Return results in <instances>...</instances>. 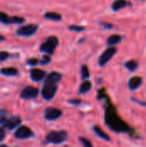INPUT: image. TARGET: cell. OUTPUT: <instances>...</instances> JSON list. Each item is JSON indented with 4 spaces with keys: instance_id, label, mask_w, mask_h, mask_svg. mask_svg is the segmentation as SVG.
Segmentation results:
<instances>
[{
    "instance_id": "cell-1",
    "label": "cell",
    "mask_w": 146,
    "mask_h": 147,
    "mask_svg": "<svg viewBox=\"0 0 146 147\" xmlns=\"http://www.w3.org/2000/svg\"><path fill=\"white\" fill-rule=\"evenodd\" d=\"M104 118L108 127L115 133H130L132 131L131 127L118 115L115 108L109 102V99L108 105L105 108Z\"/></svg>"
},
{
    "instance_id": "cell-2",
    "label": "cell",
    "mask_w": 146,
    "mask_h": 147,
    "mask_svg": "<svg viewBox=\"0 0 146 147\" xmlns=\"http://www.w3.org/2000/svg\"><path fill=\"white\" fill-rule=\"evenodd\" d=\"M58 45L59 39L56 36H50L40 45V52L45 53L48 55H52Z\"/></svg>"
},
{
    "instance_id": "cell-3",
    "label": "cell",
    "mask_w": 146,
    "mask_h": 147,
    "mask_svg": "<svg viewBox=\"0 0 146 147\" xmlns=\"http://www.w3.org/2000/svg\"><path fill=\"white\" fill-rule=\"evenodd\" d=\"M68 136L66 132L65 131H53L47 134L46 136V141L52 144L59 145L62 144L65 141H66Z\"/></svg>"
},
{
    "instance_id": "cell-4",
    "label": "cell",
    "mask_w": 146,
    "mask_h": 147,
    "mask_svg": "<svg viewBox=\"0 0 146 147\" xmlns=\"http://www.w3.org/2000/svg\"><path fill=\"white\" fill-rule=\"evenodd\" d=\"M116 53H117V48L116 47H109L99 57L98 65L101 67H103L104 65H106L109 62V60L114 56V54Z\"/></svg>"
},
{
    "instance_id": "cell-5",
    "label": "cell",
    "mask_w": 146,
    "mask_h": 147,
    "mask_svg": "<svg viewBox=\"0 0 146 147\" xmlns=\"http://www.w3.org/2000/svg\"><path fill=\"white\" fill-rule=\"evenodd\" d=\"M39 28V26L36 24H28L26 26H22L17 31L16 34L19 36H22V37H29L34 35L37 30Z\"/></svg>"
},
{
    "instance_id": "cell-6",
    "label": "cell",
    "mask_w": 146,
    "mask_h": 147,
    "mask_svg": "<svg viewBox=\"0 0 146 147\" xmlns=\"http://www.w3.org/2000/svg\"><path fill=\"white\" fill-rule=\"evenodd\" d=\"M57 90H58V87L56 84H45L42 89L41 95L44 99L51 100L54 97L57 92Z\"/></svg>"
},
{
    "instance_id": "cell-7",
    "label": "cell",
    "mask_w": 146,
    "mask_h": 147,
    "mask_svg": "<svg viewBox=\"0 0 146 147\" xmlns=\"http://www.w3.org/2000/svg\"><path fill=\"white\" fill-rule=\"evenodd\" d=\"M25 21L24 18L20 16H8L7 14L0 11V22L4 24H10V23H22Z\"/></svg>"
},
{
    "instance_id": "cell-8",
    "label": "cell",
    "mask_w": 146,
    "mask_h": 147,
    "mask_svg": "<svg viewBox=\"0 0 146 147\" xmlns=\"http://www.w3.org/2000/svg\"><path fill=\"white\" fill-rule=\"evenodd\" d=\"M63 115L62 111L59 109L49 107L45 111V118L48 121H55L61 117Z\"/></svg>"
},
{
    "instance_id": "cell-9",
    "label": "cell",
    "mask_w": 146,
    "mask_h": 147,
    "mask_svg": "<svg viewBox=\"0 0 146 147\" xmlns=\"http://www.w3.org/2000/svg\"><path fill=\"white\" fill-rule=\"evenodd\" d=\"M38 93H39L38 89L33 86H28L22 90L21 93V97L24 99H31L36 97L38 96Z\"/></svg>"
},
{
    "instance_id": "cell-10",
    "label": "cell",
    "mask_w": 146,
    "mask_h": 147,
    "mask_svg": "<svg viewBox=\"0 0 146 147\" xmlns=\"http://www.w3.org/2000/svg\"><path fill=\"white\" fill-rule=\"evenodd\" d=\"M15 134V137L18 139H27V138L31 137L33 135V133L28 127L22 126V127H20L16 130Z\"/></svg>"
},
{
    "instance_id": "cell-11",
    "label": "cell",
    "mask_w": 146,
    "mask_h": 147,
    "mask_svg": "<svg viewBox=\"0 0 146 147\" xmlns=\"http://www.w3.org/2000/svg\"><path fill=\"white\" fill-rule=\"evenodd\" d=\"M62 78V74L58 71L51 72L45 80V84H56Z\"/></svg>"
},
{
    "instance_id": "cell-12",
    "label": "cell",
    "mask_w": 146,
    "mask_h": 147,
    "mask_svg": "<svg viewBox=\"0 0 146 147\" xmlns=\"http://www.w3.org/2000/svg\"><path fill=\"white\" fill-rule=\"evenodd\" d=\"M142 83H143L142 78H140L139 76L133 77L128 81V88L132 90H136L137 89H139L141 86Z\"/></svg>"
},
{
    "instance_id": "cell-13",
    "label": "cell",
    "mask_w": 146,
    "mask_h": 147,
    "mask_svg": "<svg viewBox=\"0 0 146 147\" xmlns=\"http://www.w3.org/2000/svg\"><path fill=\"white\" fill-rule=\"evenodd\" d=\"M30 76H31V78L35 81V82H39V81H41L45 76H46V71H43V70H40V69H33L31 70L30 71Z\"/></svg>"
},
{
    "instance_id": "cell-14",
    "label": "cell",
    "mask_w": 146,
    "mask_h": 147,
    "mask_svg": "<svg viewBox=\"0 0 146 147\" xmlns=\"http://www.w3.org/2000/svg\"><path fill=\"white\" fill-rule=\"evenodd\" d=\"M21 123V119L18 116H13L8 120H6L3 123V127L8 129H13L17 127Z\"/></svg>"
},
{
    "instance_id": "cell-15",
    "label": "cell",
    "mask_w": 146,
    "mask_h": 147,
    "mask_svg": "<svg viewBox=\"0 0 146 147\" xmlns=\"http://www.w3.org/2000/svg\"><path fill=\"white\" fill-rule=\"evenodd\" d=\"M123 39V36H121L120 34H112L110 35L108 40H107V44L109 46V47H114L119 43L121 42Z\"/></svg>"
},
{
    "instance_id": "cell-16",
    "label": "cell",
    "mask_w": 146,
    "mask_h": 147,
    "mask_svg": "<svg viewBox=\"0 0 146 147\" xmlns=\"http://www.w3.org/2000/svg\"><path fill=\"white\" fill-rule=\"evenodd\" d=\"M128 4L127 0H114L111 5V9L114 11H119L124 8H126Z\"/></svg>"
},
{
    "instance_id": "cell-17",
    "label": "cell",
    "mask_w": 146,
    "mask_h": 147,
    "mask_svg": "<svg viewBox=\"0 0 146 147\" xmlns=\"http://www.w3.org/2000/svg\"><path fill=\"white\" fill-rule=\"evenodd\" d=\"M92 88V84L90 81L89 80H85L83 83H82V84L79 87V93L80 94H85L87 92H89Z\"/></svg>"
},
{
    "instance_id": "cell-18",
    "label": "cell",
    "mask_w": 146,
    "mask_h": 147,
    "mask_svg": "<svg viewBox=\"0 0 146 147\" xmlns=\"http://www.w3.org/2000/svg\"><path fill=\"white\" fill-rule=\"evenodd\" d=\"M44 17L46 19H48V20H52V21H60L62 19V16L59 14V13H57V12H46L45 15H44Z\"/></svg>"
},
{
    "instance_id": "cell-19",
    "label": "cell",
    "mask_w": 146,
    "mask_h": 147,
    "mask_svg": "<svg viewBox=\"0 0 146 147\" xmlns=\"http://www.w3.org/2000/svg\"><path fill=\"white\" fill-rule=\"evenodd\" d=\"M125 67L130 71H135L139 67V64L136 60L132 59V60H128L125 63Z\"/></svg>"
},
{
    "instance_id": "cell-20",
    "label": "cell",
    "mask_w": 146,
    "mask_h": 147,
    "mask_svg": "<svg viewBox=\"0 0 146 147\" xmlns=\"http://www.w3.org/2000/svg\"><path fill=\"white\" fill-rule=\"evenodd\" d=\"M93 129H94V131H95V133L96 134V135H98L100 138H102V139H103V140H108V141H109L111 139H110V137L105 133V132H103L102 129H101V127H98V126H95L94 127H93Z\"/></svg>"
},
{
    "instance_id": "cell-21",
    "label": "cell",
    "mask_w": 146,
    "mask_h": 147,
    "mask_svg": "<svg viewBox=\"0 0 146 147\" xmlns=\"http://www.w3.org/2000/svg\"><path fill=\"white\" fill-rule=\"evenodd\" d=\"M0 72L5 76H15L18 73V71L14 67H7V68H2L0 70Z\"/></svg>"
},
{
    "instance_id": "cell-22",
    "label": "cell",
    "mask_w": 146,
    "mask_h": 147,
    "mask_svg": "<svg viewBox=\"0 0 146 147\" xmlns=\"http://www.w3.org/2000/svg\"><path fill=\"white\" fill-rule=\"evenodd\" d=\"M81 76L83 79H88L89 78V71L86 65H83L81 67Z\"/></svg>"
},
{
    "instance_id": "cell-23",
    "label": "cell",
    "mask_w": 146,
    "mask_h": 147,
    "mask_svg": "<svg viewBox=\"0 0 146 147\" xmlns=\"http://www.w3.org/2000/svg\"><path fill=\"white\" fill-rule=\"evenodd\" d=\"M69 30L71 31H75V32H82L85 29V28L83 26H79V25H71L68 27Z\"/></svg>"
},
{
    "instance_id": "cell-24",
    "label": "cell",
    "mask_w": 146,
    "mask_h": 147,
    "mask_svg": "<svg viewBox=\"0 0 146 147\" xmlns=\"http://www.w3.org/2000/svg\"><path fill=\"white\" fill-rule=\"evenodd\" d=\"M79 140H80L81 143L83 144V147H93L92 143H91L89 140H87V139H85V138H83V137H81Z\"/></svg>"
},
{
    "instance_id": "cell-25",
    "label": "cell",
    "mask_w": 146,
    "mask_h": 147,
    "mask_svg": "<svg viewBox=\"0 0 146 147\" xmlns=\"http://www.w3.org/2000/svg\"><path fill=\"white\" fill-rule=\"evenodd\" d=\"M41 65H47L51 62V58H50V55H44L41 59V60L40 61Z\"/></svg>"
},
{
    "instance_id": "cell-26",
    "label": "cell",
    "mask_w": 146,
    "mask_h": 147,
    "mask_svg": "<svg viewBox=\"0 0 146 147\" xmlns=\"http://www.w3.org/2000/svg\"><path fill=\"white\" fill-rule=\"evenodd\" d=\"M9 54L7 53V52H3V51H0V61H3V60H5L9 58Z\"/></svg>"
},
{
    "instance_id": "cell-27",
    "label": "cell",
    "mask_w": 146,
    "mask_h": 147,
    "mask_svg": "<svg viewBox=\"0 0 146 147\" xmlns=\"http://www.w3.org/2000/svg\"><path fill=\"white\" fill-rule=\"evenodd\" d=\"M6 119V112L4 110H0V123L3 122Z\"/></svg>"
},
{
    "instance_id": "cell-28",
    "label": "cell",
    "mask_w": 146,
    "mask_h": 147,
    "mask_svg": "<svg viewBox=\"0 0 146 147\" xmlns=\"http://www.w3.org/2000/svg\"><path fill=\"white\" fill-rule=\"evenodd\" d=\"M38 63H39V60H38L37 59H34V58L30 59L28 60V64L29 65H37Z\"/></svg>"
},
{
    "instance_id": "cell-29",
    "label": "cell",
    "mask_w": 146,
    "mask_h": 147,
    "mask_svg": "<svg viewBox=\"0 0 146 147\" xmlns=\"http://www.w3.org/2000/svg\"><path fill=\"white\" fill-rule=\"evenodd\" d=\"M104 28H108V29H111V28H113V25L112 24H110V23H108V22H101L100 23Z\"/></svg>"
},
{
    "instance_id": "cell-30",
    "label": "cell",
    "mask_w": 146,
    "mask_h": 147,
    "mask_svg": "<svg viewBox=\"0 0 146 147\" xmlns=\"http://www.w3.org/2000/svg\"><path fill=\"white\" fill-rule=\"evenodd\" d=\"M70 103L73 104V105H78L81 103V100H78V99H73V100H70L69 101Z\"/></svg>"
},
{
    "instance_id": "cell-31",
    "label": "cell",
    "mask_w": 146,
    "mask_h": 147,
    "mask_svg": "<svg viewBox=\"0 0 146 147\" xmlns=\"http://www.w3.org/2000/svg\"><path fill=\"white\" fill-rule=\"evenodd\" d=\"M133 101H134V102H136L138 104H140V105H142V106H145L146 107V102H141V101H139V100H136V99H134V98H133L132 99Z\"/></svg>"
},
{
    "instance_id": "cell-32",
    "label": "cell",
    "mask_w": 146,
    "mask_h": 147,
    "mask_svg": "<svg viewBox=\"0 0 146 147\" xmlns=\"http://www.w3.org/2000/svg\"><path fill=\"white\" fill-rule=\"evenodd\" d=\"M5 137V134H4V131L3 130V129H1L0 128V141L3 139Z\"/></svg>"
},
{
    "instance_id": "cell-33",
    "label": "cell",
    "mask_w": 146,
    "mask_h": 147,
    "mask_svg": "<svg viewBox=\"0 0 146 147\" xmlns=\"http://www.w3.org/2000/svg\"><path fill=\"white\" fill-rule=\"evenodd\" d=\"M4 40V37L2 36V35H0V40Z\"/></svg>"
},
{
    "instance_id": "cell-34",
    "label": "cell",
    "mask_w": 146,
    "mask_h": 147,
    "mask_svg": "<svg viewBox=\"0 0 146 147\" xmlns=\"http://www.w3.org/2000/svg\"><path fill=\"white\" fill-rule=\"evenodd\" d=\"M0 147H7L6 146H0Z\"/></svg>"
}]
</instances>
